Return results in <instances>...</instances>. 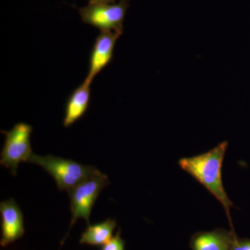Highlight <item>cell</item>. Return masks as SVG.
Here are the masks:
<instances>
[{"mask_svg":"<svg viewBox=\"0 0 250 250\" xmlns=\"http://www.w3.org/2000/svg\"><path fill=\"white\" fill-rule=\"evenodd\" d=\"M228 147V141H223L208 152L179 159L178 164L182 170L200 182L221 204L228 216L231 231L236 233L230 215L233 204L225 191L222 178V167Z\"/></svg>","mask_w":250,"mask_h":250,"instance_id":"6da1fadb","label":"cell"},{"mask_svg":"<svg viewBox=\"0 0 250 250\" xmlns=\"http://www.w3.org/2000/svg\"><path fill=\"white\" fill-rule=\"evenodd\" d=\"M29 163L40 166L48 172L62 191H67L99 171L93 166L82 165L72 160L52 155L42 156L33 154Z\"/></svg>","mask_w":250,"mask_h":250,"instance_id":"7a4b0ae2","label":"cell"},{"mask_svg":"<svg viewBox=\"0 0 250 250\" xmlns=\"http://www.w3.org/2000/svg\"><path fill=\"white\" fill-rule=\"evenodd\" d=\"M107 176L98 171L67 190L70 197L72 220L70 229L79 218H83L90 225V215L94 204L103 188L109 185Z\"/></svg>","mask_w":250,"mask_h":250,"instance_id":"3957f363","label":"cell"},{"mask_svg":"<svg viewBox=\"0 0 250 250\" xmlns=\"http://www.w3.org/2000/svg\"><path fill=\"white\" fill-rule=\"evenodd\" d=\"M32 131V126L24 123H17L9 131H1L5 135V141L0 164L9 169L13 175L17 174L18 165L29 162L34 154L30 142Z\"/></svg>","mask_w":250,"mask_h":250,"instance_id":"277c9868","label":"cell"},{"mask_svg":"<svg viewBox=\"0 0 250 250\" xmlns=\"http://www.w3.org/2000/svg\"><path fill=\"white\" fill-rule=\"evenodd\" d=\"M128 7L127 1L121 0L111 4H88L79 11L82 21L85 24L98 28L100 31H113L121 35Z\"/></svg>","mask_w":250,"mask_h":250,"instance_id":"5b68a950","label":"cell"},{"mask_svg":"<svg viewBox=\"0 0 250 250\" xmlns=\"http://www.w3.org/2000/svg\"><path fill=\"white\" fill-rule=\"evenodd\" d=\"M121 36L113 31H100L94 42L90 56L89 70L85 79L93 82L96 75L110 63L116 41Z\"/></svg>","mask_w":250,"mask_h":250,"instance_id":"8992f818","label":"cell"},{"mask_svg":"<svg viewBox=\"0 0 250 250\" xmlns=\"http://www.w3.org/2000/svg\"><path fill=\"white\" fill-rule=\"evenodd\" d=\"M1 238L0 245L6 247L24 235V216L14 199L0 203Z\"/></svg>","mask_w":250,"mask_h":250,"instance_id":"52a82bcc","label":"cell"},{"mask_svg":"<svg viewBox=\"0 0 250 250\" xmlns=\"http://www.w3.org/2000/svg\"><path fill=\"white\" fill-rule=\"evenodd\" d=\"M236 236V233L223 228L199 231L192 235L190 247L191 250H229Z\"/></svg>","mask_w":250,"mask_h":250,"instance_id":"ba28073f","label":"cell"},{"mask_svg":"<svg viewBox=\"0 0 250 250\" xmlns=\"http://www.w3.org/2000/svg\"><path fill=\"white\" fill-rule=\"evenodd\" d=\"M91 83L92 82L85 79L84 82L70 94L65 105V116L62 121L65 127H69L82 118L88 110Z\"/></svg>","mask_w":250,"mask_h":250,"instance_id":"9c48e42d","label":"cell"},{"mask_svg":"<svg viewBox=\"0 0 250 250\" xmlns=\"http://www.w3.org/2000/svg\"><path fill=\"white\" fill-rule=\"evenodd\" d=\"M116 226V220L109 218L100 223L88 225V228L81 237L80 244L104 246L113 238L112 235Z\"/></svg>","mask_w":250,"mask_h":250,"instance_id":"30bf717a","label":"cell"},{"mask_svg":"<svg viewBox=\"0 0 250 250\" xmlns=\"http://www.w3.org/2000/svg\"><path fill=\"white\" fill-rule=\"evenodd\" d=\"M125 243L121 236V229H118L116 234L104 245L100 250H125Z\"/></svg>","mask_w":250,"mask_h":250,"instance_id":"8fae6325","label":"cell"},{"mask_svg":"<svg viewBox=\"0 0 250 250\" xmlns=\"http://www.w3.org/2000/svg\"><path fill=\"white\" fill-rule=\"evenodd\" d=\"M229 250H250V238H240L236 236Z\"/></svg>","mask_w":250,"mask_h":250,"instance_id":"7c38bea8","label":"cell"},{"mask_svg":"<svg viewBox=\"0 0 250 250\" xmlns=\"http://www.w3.org/2000/svg\"><path fill=\"white\" fill-rule=\"evenodd\" d=\"M115 1L116 0H89L88 4H111Z\"/></svg>","mask_w":250,"mask_h":250,"instance_id":"4fadbf2b","label":"cell"},{"mask_svg":"<svg viewBox=\"0 0 250 250\" xmlns=\"http://www.w3.org/2000/svg\"><path fill=\"white\" fill-rule=\"evenodd\" d=\"M125 1H128V0H125Z\"/></svg>","mask_w":250,"mask_h":250,"instance_id":"5bb4252c","label":"cell"}]
</instances>
